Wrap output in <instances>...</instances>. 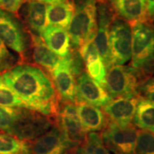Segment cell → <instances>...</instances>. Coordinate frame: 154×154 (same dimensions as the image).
<instances>
[{"instance_id":"cell-1","label":"cell","mask_w":154,"mask_h":154,"mask_svg":"<svg viewBox=\"0 0 154 154\" xmlns=\"http://www.w3.org/2000/svg\"><path fill=\"white\" fill-rule=\"evenodd\" d=\"M2 77L26 109L50 117L58 116L57 91L53 82L42 69L29 64L17 65L4 72Z\"/></svg>"},{"instance_id":"cell-2","label":"cell","mask_w":154,"mask_h":154,"mask_svg":"<svg viewBox=\"0 0 154 154\" xmlns=\"http://www.w3.org/2000/svg\"><path fill=\"white\" fill-rule=\"evenodd\" d=\"M131 66L140 76L154 72V26L146 21L134 23L132 28Z\"/></svg>"},{"instance_id":"cell-3","label":"cell","mask_w":154,"mask_h":154,"mask_svg":"<svg viewBox=\"0 0 154 154\" xmlns=\"http://www.w3.org/2000/svg\"><path fill=\"white\" fill-rule=\"evenodd\" d=\"M71 44L79 51L95 38L97 31V5L96 0H77L68 29Z\"/></svg>"},{"instance_id":"cell-4","label":"cell","mask_w":154,"mask_h":154,"mask_svg":"<svg viewBox=\"0 0 154 154\" xmlns=\"http://www.w3.org/2000/svg\"><path fill=\"white\" fill-rule=\"evenodd\" d=\"M53 126L48 116L32 109L14 107L7 134L24 141H32L45 134Z\"/></svg>"},{"instance_id":"cell-5","label":"cell","mask_w":154,"mask_h":154,"mask_svg":"<svg viewBox=\"0 0 154 154\" xmlns=\"http://www.w3.org/2000/svg\"><path fill=\"white\" fill-rule=\"evenodd\" d=\"M139 76L131 67L112 65L107 69L103 88L112 99L137 95Z\"/></svg>"},{"instance_id":"cell-6","label":"cell","mask_w":154,"mask_h":154,"mask_svg":"<svg viewBox=\"0 0 154 154\" xmlns=\"http://www.w3.org/2000/svg\"><path fill=\"white\" fill-rule=\"evenodd\" d=\"M101 135L106 147L114 154H134L138 130L132 124L110 121Z\"/></svg>"},{"instance_id":"cell-7","label":"cell","mask_w":154,"mask_h":154,"mask_svg":"<svg viewBox=\"0 0 154 154\" xmlns=\"http://www.w3.org/2000/svg\"><path fill=\"white\" fill-rule=\"evenodd\" d=\"M109 47L113 65H124L131 59L132 29L126 21L116 19L111 22Z\"/></svg>"},{"instance_id":"cell-8","label":"cell","mask_w":154,"mask_h":154,"mask_svg":"<svg viewBox=\"0 0 154 154\" xmlns=\"http://www.w3.org/2000/svg\"><path fill=\"white\" fill-rule=\"evenodd\" d=\"M57 124L66 143L74 151L84 143L87 131L82 126L78 118L75 103H65L62 108L59 109Z\"/></svg>"},{"instance_id":"cell-9","label":"cell","mask_w":154,"mask_h":154,"mask_svg":"<svg viewBox=\"0 0 154 154\" xmlns=\"http://www.w3.org/2000/svg\"><path fill=\"white\" fill-rule=\"evenodd\" d=\"M112 100L105 88L87 73L83 72L77 76L75 104L87 103L97 107H103Z\"/></svg>"},{"instance_id":"cell-10","label":"cell","mask_w":154,"mask_h":154,"mask_svg":"<svg viewBox=\"0 0 154 154\" xmlns=\"http://www.w3.org/2000/svg\"><path fill=\"white\" fill-rule=\"evenodd\" d=\"M30 154H76L66 143L58 124L39 137L29 141Z\"/></svg>"},{"instance_id":"cell-11","label":"cell","mask_w":154,"mask_h":154,"mask_svg":"<svg viewBox=\"0 0 154 154\" xmlns=\"http://www.w3.org/2000/svg\"><path fill=\"white\" fill-rule=\"evenodd\" d=\"M0 39L6 46L23 54L27 47L25 33L17 19L11 13L0 9Z\"/></svg>"},{"instance_id":"cell-12","label":"cell","mask_w":154,"mask_h":154,"mask_svg":"<svg viewBox=\"0 0 154 154\" xmlns=\"http://www.w3.org/2000/svg\"><path fill=\"white\" fill-rule=\"evenodd\" d=\"M51 74L56 91L62 101L65 103H75L76 79L72 72L71 54L62 58Z\"/></svg>"},{"instance_id":"cell-13","label":"cell","mask_w":154,"mask_h":154,"mask_svg":"<svg viewBox=\"0 0 154 154\" xmlns=\"http://www.w3.org/2000/svg\"><path fill=\"white\" fill-rule=\"evenodd\" d=\"M111 14L108 7L104 4L97 6V31L94 38L96 47L99 49L106 69L112 66L109 37L111 24Z\"/></svg>"},{"instance_id":"cell-14","label":"cell","mask_w":154,"mask_h":154,"mask_svg":"<svg viewBox=\"0 0 154 154\" xmlns=\"http://www.w3.org/2000/svg\"><path fill=\"white\" fill-rule=\"evenodd\" d=\"M138 99V95L117 98L102 107V110L111 121L120 124H131L136 112Z\"/></svg>"},{"instance_id":"cell-15","label":"cell","mask_w":154,"mask_h":154,"mask_svg":"<svg viewBox=\"0 0 154 154\" xmlns=\"http://www.w3.org/2000/svg\"><path fill=\"white\" fill-rule=\"evenodd\" d=\"M79 52L85 64L86 73L103 87L107 69L94 39L84 46Z\"/></svg>"},{"instance_id":"cell-16","label":"cell","mask_w":154,"mask_h":154,"mask_svg":"<svg viewBox=\"0 0 154 154\" xmlns=\"http://www.w3.org/2000/svg\"><path fill=\"white\" fill-rule=\"evenodd\" d=\"M42 37L47 47L59 57L64 58L71 54L70 37L66 29L47 25Z\"/></svg>"},{"instance_id":"cell-17","label":"cell","mask_w":154,"mask_h":154,"mask_svg":"<svg viewBox=\"0 0 154 154\" xmlns=\"http://www.w3.org/2000/svg\"><path fill=\"white\" fill-rule=\"evenodd\" d=\"M76 113L82 126L86 131L103 130L109 122V118L99 107L87 103L76 105Z\"/></svg>"},{"instance_id":"cell-18","label":"cell","mask_w":154,"mask_h":154,"mask_svg":"<svg viewBox=\"0 0 154 154\" xmlns=\"http://www.w3.org/2000/svg\"><path fill=\"white\" fill-rule=\"evenodd\" d=\"M74 4L72 2H61L47 6V25L57 26L67 29L74 16Z\"/></svg>"},{"instance_id":"cell-19","label":"cell","mask_w":154,"mask_h":154,"mask_svg":"<svg viewBox=\"0 0 154 154\" xmlns=\"http://www.w3.org/2000/svg\"><path fill=\"white\" fill-rule=\"evenodd\" d=\"M113 4L126 21L136 23L146 20L148 15L146 0H113Z\"/></svg>"},{"instance_id":"cell-20","label":"cell","mask_w":154,"mask_h":154,"mask_svg":"<svg viewBox=\"0 0 154 154\" xmlns=\"http://www.w3.org/2000/svg\"><path fill=\"white\" fill-rule=\"evenodd\" d=\"M47 6L37 0H30L26 7L25 18L30 29L35 34L41 36L47 26Z\"/></svg>"},{"instance_id":"cell-21","label":"cell","mask_w":154,"mask_h":154,"mask_svg":"<svg viewBox=\"0 0 154 154\" xmlns=\"http://www.w3.org/2000/svg\"><path fill=\"white\" fill-rule=\"evenodd\" d=\"M34 61L36 63L51 73L61 62L62 57L51 51L44 43L43 39L38 36L33 37Z\"/></svg>"},{"instance_id":"cell-22","label":"cell","mask_w":154,"mask_h":154,"mask_svg":"<svg viewBox=\"0 0 154 154\" xmlns=\"http://www.w3.org/2000/svg\"><path fill=\"white\" fill-rule=\"evenodd\" d=\"M133 119L138 128L154 134V103L139 96Z\"/></svg>"},{"instance_id":"cell-23","label":"cell","mask_w":154,"mask_h":154,"mask_svg":"<svg viewBox=\"0 0 154 154\" xmlns=\"http://www.w3.org/2000/svg\"><path fill=\"white\" fill-rule=\"evenodd\" d=\"M0 154H30L29 141L19 140L7 134H0Z\"/></svg>"},{"instance_id":"cell-24","label":"cell","mask_w":154,"mask_h":154,"mask_svg":"<svg viewBox=\"0 0 154 154\" xmlns=\"http://www.w3.org/2000/svg\"><path fill=\"white\" fill-rule=\"evenodd\" d=\"M76 154H110L104 146L101 135L96 132L88 133L84 143L77 148Z\"/></svg>"},{"instance_id":"cell-25","label":"cell","mask_w":154,"mask_h":154,"mask_svg":"<svg viewBox=\"0 0 154 154\" xmlns=\"http://www.w3.org/2000/svg\"><path fill=\"white\" fill-rule=\"evenodd\" d=\"M134 154H154V134L143 129L138 131Z\"/></svg>"},{"instance_id":"cell-26","label":"cell","mask_w":154,"mask_h":154,"mask_svg":"<svg viewBox=\"0 0 154 154\" xmlns=\"http://www.w3.org/2000/svg\"><path fill=\"white\" fill-rule=\"evenodd\" d=\"M0 106L26 109L24 102L7 85L2 76H0Z\"/></svg>"},{"instance_id":"cell-27","label":"cell","mask_w":154,"mask_h":154,"mask_svg":"<svg viewBox=\"0 0 154 154\" xmlns=\"http://www.w3.org/2000/svg\"><path fill=\"white\" fill-rule=\"evenodd\" d=\"M136 94L140 97L154 103V77L140 81L136 88Z\"/></svg>"},{"instance_id":"cell-28","label":"cell","mask_w":154,"mask_h":154,"mask_svg":"<svg viewBox=\"0 0 154 154\" xmlns=\"http://www.w3.org/2000/svg\"><path fill=\"white\" fill-rule=\"evenodd\" d=\"M15 58L9 52L5 43L0 39V73L12 68Z\"/></svg>"},{"instance_id":"cell-29","label":"cell","mask_w":154,"mask_h":154,"mask_svg":"<svg viewBox=\"0 0 154 154\" xmlns=\"http://www.w3.org/2000/svg\"><path fill=\"white\" fill-rule=\"evenodd\" d=\"M24 0H0V9L9 13H17Z\"/></svg>"},{"instance_id":"cell-30","label":"cell","mask_w":154,"mask_h":154,"mask_svg":"<svg viewBox=\"0 0 154 154\" xmlns=\"http://www.w3.org/2000/svg\"><path fill=\"white\" fill-rule=\"evenodd\" d=\"M147 5L148 16L150 18L153 19L154 17V0H146Z\"/></svg>"},{"instance_id":"cell-31","label":"cell","mask_w":154,"mask_h":154,"mask_svg":"<svg viewBox=\"0 0 154 154\" xmlns=\"http://www.w3.org/2000/svg\"><path fill=\"white\" fill-rule=\"evenodd\" d=\"M37 1L42 2H44V3H48L51 5V4L66 1V0H37Z\"/></svg>"},{"instance_id":"cell-32","label":"cell","mask_w":154,"mask_h":154,"mask_svg":"<svg viewBox=\"0 0 154 154\" xmlns=\"http://www.w3.org/2000/svg\"><path fill=\"white\" fill-rule=\"evenodd\" d=\"M153 20H154V17H153Z\"/></svg>"}]
</instances>
